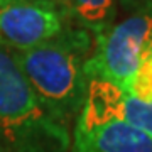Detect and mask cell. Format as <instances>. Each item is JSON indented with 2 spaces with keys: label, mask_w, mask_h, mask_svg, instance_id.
Returning a JSON list of instances; mask_svg holds the SVG:
<instances>
[{
  "label": "cell",
  "mask_w": 152,
  "mask_h": 152,
  "mask_svg": "<svg viewBox=\"0 0 152 152\" xmlns=\"http://www.w3.org/2000/svg\"><path fill=\"white\" fill-rule=\"evenodd\" d=\"M53 2H54L56 5H59L61 9H63V0H53Z\"/></svg>",
  "instance_id": "11"
},
{
  "label": "cell",
  "mask_w": 152,
  "mask_h": 152,
  "mask_svg": "<svg viewBox=\"0 0 152 152\" xmlns=\"http://www.w3.org/2000/svg\"><path fill=\"white\" fill-rule=\"evenodd\" d=\"M152 54V4L134 10L124 20L95 36L88 59L90 78H98L127 91L140 61Z\"/></svg>",
  "instance_id": "3"
},
{
  "label": "cell",
  "mask_w": 152,
  "mask_h": 152,
  "mask_svg": "<svg viewBox=\"0 0 152 152\" xmlns=\"http://www.w3.org/2000/svg\"><path fill=\"white\" fill-rule=\"evenodd\" d=\"M117 4H120V7L127 12L139 10L142 7H147L152 4V0H117Z\"/></svg>",
  "instance_id": "9"
},
{
  "label": "cell",
  "mask_w": 152,
  "mask_h": 152,
  "mask_svg": "<svg viewBox=\"0 0 152 152\" xmlns=\"http://www.w3.org/2000/svg\"><path fill=\"white\" fill-rule=\"evenodd\" d=\"M91 51L93 34L76 26H68L34 48L12 51L37 100L68 129L75 125L86 100Z\"/></svg>",
  "instance_id": "1"
},
{
  "label": "cell",
  "mask_w": 152,
  "mask_h": 152,
  "mask_svg": "<svg viewBox=\"0 0 152 152\" xmlns=\"http://www.w3.org/2000/svg\"><path fill=\"white\" fill-rule=\"evenodd\" d=\"M63 10L76 27L96 36L115 24L117 0H63Z\"/></svg>",
  "instance_id": "7"
},
{
  "label": "cell",
  "mask_w": 152,
  "mask_h": 152,
  "mask_svg": "<svg viewBox=\"0 0 152 152\" xmlns=\"http://www.w3.org/2000/svg\"><path fill=\"white\" fill-rule=\"evenodd\" d=\"M127 93L142 102H152V54L144 58L137 66Z\"/></svg>",
  "instance_id": "8"
},
{
  "label": "cell",
  "mask_w": 152,
  "mask_h": 152,
  "mask_svg": "<svg viewBox=\"0 0 152 152\" xmlns=\"http://www.w3.org/2000/svg\"><path fill=\"white\" fill-rule=\"evenodd\" d=\"M0 145L5 152H69L71 130L49 113L0 44Z\"/></svg>",
  "instance_id": "2"
},
{
  "label": "cell",
  "mask_w": 152,
  "mask_h": 152,
  "mask_svg": "<svg viewBox=\"0 0 152 152\" xmlns=\"http://www.w3.org/2000/svg\"><path fill=\"white\" fill-rule=\"evenodd\" d=\"M69 152H152V137L120 120L78 117L71 132Z\"/></svg>",
  "instance_id": "6"
},
{
  "label": "cell",
  "mask_w": 152,
  "mask_h": 152,
  "mask_svg": "<svg viewBox=\"0 0 152 152\" xmlns=\"http://www.w3.org/2000/svg\"><path fill=\"white\" fill-rule=\"evenodd\" d=\"M68 26L69 19L53 0H20L0 7V44L12 51L42 44Z\"/></svg>",
  "instance_id": "4"
},
{
  "label": "cell",
  "mask_w": 152,
  "mask_h": 152,
  "mask_svg": "<svg viewBox=\"0 0 152 152\" xmlns=\"http://www.w3.org/2000/svg\"><path fill=\"white\" fill-rule=\"evenodd\" d=\"M14 2H20V0H0V7L2 5H9V4H14Z\"/></svg>",
  "instance_id": "10"
},
{
  "label": "cell",
  "mask_w": 152,
  "mask_h": 152,
  "mask_svg": "<svg viewBox=\"0 0 152 152\" xmlns=\"http://www.w3.org/2000/svg\"><path fill=\"white\" fill-rule=\"evenodd\" d=\"M80 117L86 120H120L152 137V102L137 100L105 80H90Z\"/></svg>",
  "instance_id": "5"
},
{
  "label": "cell",
  "mask_w": 152,
  "mask_h": 152,
  "mask_svg": "<svg viewBox=\"0 0 152 152\" xmlns=\"http://www.w3.org/2000/svg\"><path fill=\"white\" fill-rule=\"evenodd\" d=\"M0 152H5V151H4V147H2V145H0Z\"/></svg>",
  "instance_id": "12"
}]
</instances>
